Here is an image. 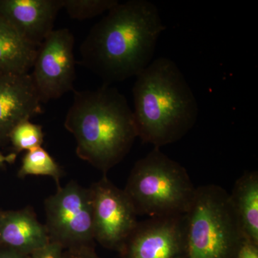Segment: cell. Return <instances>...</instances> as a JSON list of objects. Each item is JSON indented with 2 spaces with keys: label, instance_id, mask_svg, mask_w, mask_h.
<instances>
[{
  "label": "cell",
  "instance_id": "5",
  "mask_svg": "<svg viewBox=\"0 0 258 258\" xmlns=\"http://www.w3.org/2000/svg\"><path fill=\"white\" fill-rule=\"evenodd\" d=\"M186 222V258H237L244 236L221 186L196 188Z\"/></svg>",
  "mask_w": 258,
  "mask_h": 258
},
{
  "label": "cell",
  "instance_id": "13",
  "mask_svg": "<svg viewBox=\"0 0 258 258\" xmlns=\"http://www.w3.org/2000/svg\"><path fill=\"white\" fill-rule=\"evenodd\" d=\"M229 195L244 240L258 245L257 171H246Z\"/></svg>",
  "mask_w": 258,
  "mask_h": 258
},
{
  "label": "cell",
  "instance_id": "1",
  "mask_svg": "<svg viewBox=\"0 0 258 258\" xmlns=\"http://www.w3.org/2000/svg\"><path fill=\"white\" fill-rule=\"evenodd\" d=\"M165 30L154 3H118L93 25L81 43L83 63L103 84L137 77L152 62L158 39Z\"/></svg>",
  "mask_w": 258,
  "mask_h": 258
},
{
  "label": "cell",
  "instance_id": "9",
  "mask_svg": "<svg viewBox=\"0 0 258 258\" xmlns=\"http://www.w3.org/2000/svg\"><path fill=\"white\" fill-rule=\"evenodd\" d=\"M186 214L139 222L119 252L121 258H186Z\"/></svg>",
  "mask_w": 258,
  "mask_h": 258
},
{
  "label": "cell",
  "instance_id": "22",
  "mask_svg": "<svg viewBox=\"0 0 258 258\" xmlns=\"http://www.w3.org/2000/svg\"><path fill=\"white\" fill-rule=\"evenodd\" d=\"M15 159H16V158L13 157L11 154H10L9 156L3 155V153L0 151V169L4 167L6 163L11 164V163H13V161H15Z\"/></svg>",
  "mask_w": 258,
  "mask_h": 258
},
{
  "label": "cell",
  "instance_id": "16",
  "mask_svg": "<svg viewBox=\"0 0 258 258\" xmlns=\"http://www.w3.org/2000/svg\"><path fill=\"white\" fill-rule=\"evenodd\" d=\"M44 134L40 125L32 123L30 120H25L15 125L9 137V143L13 147L12 155L17 157L23 151L31 150L42 147Z\"/></svg>",
  "mask_w": 258,
  "mask_h": 258
},
{
  "label": "cell",
  "instance_id": "14",
  "mask_svg": "<svg viewBox=\"0 0 258 258\" xmlns=\"http://www.w3.org/2000/svg\"><path fill=\"white\" fill-rule=\"evenodd\" d=\"M37 49L0 17V74H29Z\"/></svg>",
  "mask_w": 258,
  "mask_h": 258
},
{
  "label": "cell",
  "instance_id": "6",
  "mask_svg": "<svg viewBox=\"0 0 258 258\" xmlns=\"http://www.w3.org/2000/svg\"><path fill=\"white\" fill-rule=\"evenodd\" d=\"M49 239L64 250L94 247L91 190L70 181L45 201Z\"/></svg>",
  "mask_w": 258,
  "mask_h": 258
},
{
  "label": "cell",
  "instance_id": "12",
  "mask_svg": "<svg viewBox=\"0 0 258 258\" xmlns=\"http://www.w3.org/2000/svg\"><path fill=\"white\" fill-rule=\"evenodd\" d=\"M49 242L46 227L30 207L0 211V247L30 256Z\"/></svg>",
  "mask_w": 258,
  "mask_h": 258
},
{
  "label": "cell",
  "instance_id": "3",
  "mask_svg": "<svg viewBox=\"0 0 258 258\" xmlns=\"http://www.w3.org/2000/svg\"><path fill=\"white\" fill-rule=\"evenodd\" d=\"M136 78L133 114L139 138L159 149L183 138L196 123L199 108L175 62L159 57Z\"/></svg>",
  "mask_w": 258,
  "mask_h": 258
},
{
  "label": "cell",
  "instance_id": "8",
  "mask_svg": "<svg viewBox=\"0 0 258 258\" xmlns=\"http://www.w3.org/2000/svg\"><path fill=\"white\" fill-rule=\"evenodd\" d=\"M90 189L95 240L106 248L119 252L138 225V216L123 189L115 186L106 174Z\"/></svg>",
  "mask_w": 258,
  "mask_h": 258
},
{
  "label": "cell",
  "instance_id": "20",
  "mask_svg": "<svg viewBox=\"0 0 258 258\" xmlns=\"http://www.w3.org/2000/svg\"><path fill=\"white\" fill-rule=\"evenodd\" d=\"M237 258H258V245L244 240L239 249Z\"/></svg>",
  "mask_w": 258,
  "mask_h": 258
},
{
  "label": "cell",
  "instance_id": "10",
  "mask_svg": "<svg viewBox=\"0 0 258 258\" xmlns=\"http://www.w3.org/2000/svg\"><path fill=\"white\" fill-rule=\"evenodd\" d=\"M42 103L30 73L0 74V148L15 125L42 113Z\"/></svg>",
  "mask_w": 258,
  "mask_h": 258
},
{
  "label": "cell",
  "instance_id": "21",
  "mask_svg": "<svg viewBox=\"0 0 258 258\" xmlns=\"http://www.w3.org/2000/svg\"><path fill=\"white\" fill-rule=\"evenodd\" d=\"M0 258H30V256L26 255L16 252L13 249L8 247H0Z\"/></svg>",
  "mask_w": 258,
  "mask_h": 258
},
{
  "label": "cell",
  "instance_id": "17",
  "mask_svg": "<svg viewBox=\"0 0 258 258\" xmlns=\"http://www.w3.org/2000/svg\"><path fill=\"white\" fill-rule=\"evenodd\" d=\"M118 3L117 0H62V7L70 18L85 20L109 11Z\"/></svg>",
  "mask_w": 258,
  "mask_h": 258
},
{
  "label": "cell",
  "instance_id": "15",
  "mask_svg": "<svg viewBox=\"0 0 258 258\" xmlns=\"http://www.w3.org/2000/svg\"><path fill=\"white\" fill-rule=\"evenodd\" d=\"M28 175L50 176L59 188L63 170L49 153L40 147L28 151L22 160L18 177L25 178Z\"/></svg>",
  "mask_w": 258,
  "mask_h": 258
},
{
  "label": "cell",
  "instance_id": "11",
  "mask_svg": "<svg viewBox=\"0 0 258 258\" xmlns=\"http://www.w3.org/2000/svg\"><path fill=\"white\" fill-rule=\"evenodd\" d=\"M62 0H0V17L38 47L54 30Z\"/></svg>",
  "mask_w": 258,
  "mask_h": 258
},
{
  "label": "cell",
  "instance_id": "7",
  "mask_svg": "<svg viewBox=\"0 0 258 258\" xmlns=\"http://www.w3.org/2000/svg\"><path fill=\"white\" fill-rule=\"evenodd\" d=\"M74 36L69 29L54 30L37 49L31 76L42 103L74 91L76 79Z\"/></svg>",
  "mask_w": 258,
  "mask_h": 258
},
{
  "label": "cell",
  "instance_id": "2",
  "mask_svg": "<svg viewBox=\"0 0 258 258\" xmlns=\"http://www.w3.org/2000/svg\"><path fill=\"white\" fill-rule=\"evenodd\" d=\"M64 125L76 139L78 157L103 174L124 159L138 137L126 98L110 85L74 91Z\"/></svg>",
  "mask_w": 258,
  "mask_h": 258
},
{
  "label": "cell",
  "instance_id": "19",
  "mask_svg": "<svg viewBox=\"0 0 258 258\" xmlns=\"http://www.w3.org/2000/svg\"><path fill=\"white\" fill-rule=\"evenodd\" d=\"M63 258H100L95 252L94 247H82L74 249H66Z\"/></svg>",
  "mask_w": 258,
  "mask_h": 258
},
{
  "label": "cell",
  "instance_id": "4",
  "mask_svg": "<svg viewBox=\"0 0 258 258\" xmlns=\"http://www.w3.org/2000/svg\"><path fill=\"white\" fill-rule=\"evenodd\" d=\"M196 188L184 166L154 148L134 164L123 191L137 216L152 218L187 213Z\"/></svg>",
  "mask_w": 258,
  "mask_h": 258
},
{
  "label": "cell",
  "instance_id": "18",
  "mask_svg": "<svg viewBox=\"0 0 258 258\" xmlns=\"http://www.w3.org/2000/svg\"><path fill=\"white\" fill-rule=\"evenodd\" d=\"M64 249L60 244L50 242L37 249L30 255V258H63Z\"/></svg>",
  "mask_w": 258,
  "mask_h": 258
}]
</instances>
